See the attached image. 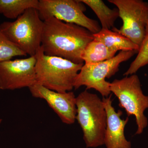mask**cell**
<instances>
[{
  "label": "cell",
  "mask_w": 148,
  "mask_h": 148,
  "mask_svg": "<svg viewBox=\"0 0 148 148\" xmlns=\"http://www.w3.org/2000/svg\"><path fill=\"white\" fill-rule=\"evenodd\" d=\"M38 0H0V14L16 19L28 9H38Z\"/></svg>",
  "instance_id": "15"
},
{
  "label": "cell",
  "mask_w": 148,
  "mask_h": 148,
  "mask_svg": "<svg viewBox=\"0 0 148 148\" xmlns=\"http://www.w3.org/2000/svg\"><path fill=\"white\" fill-rule=\"evenodd\" d=\"M80 1L89 6L93 11L102 25V29L113 28L117 18L119 17L117 8L111 9L101 0H80Z\"/></svg>",
  "instance_id": "14"
},
{
  "label": "cell",
  "mask_w": 148,
  "mask_h": 148,
  "mask_svg": "<svg viewBox=\"0 0 148 148\" xmlns=\"http://www.w3.org/2000/svg\"><path fill=\"white\" fill-rule=\"evenodd\" d=\"M2 120L1 119H0V124H1V123L2 122Z\"/></svg>",
  "instance_id": "18"
},
{
  "label": "cell",
  "mask_w": 148,
  "mask_h": 148,
  "mask_svg": "<svg viewBox=\"0 0 148 148\" xmlns=\"http://www.w3.org/2000/svg\"><path fill=\"white\" fill-rule=\"evenodd\" d=\"M147 65H148V22L146 27L145 37L137 56L123 75L128 76L135 74L139 69Z\"/></svg>",
  "instance_id": "16"
},
{
  "label": "cell",
  "mask_w": 148,
  "mask_h": 148,
  "mask_svg": "<svg viewBox=\"0 0 148 148\" xmlns=\"http://www.w3.org/2000/svg\"><path fill=\"white\" fill-rule=\"evenodd\" d=\"M26 56L27 54L12 42L0 29V62L11 60L15 56Z\"/></svg>",
  "instance_id": "17"
},
{
  "label": "cell",
  "mask_w": 148,
  "mask_h": 148,
  "mask_svg": "<svg viewBox=\"0 0 148 148\" xmlns=\"http://www.w3.org/2000/svg\"><path fill=\"white\" fill-rule=\"evenodd\" d=\"M111 95L103 98L107 114V126L104 136V144L107 148H131V143L125 138L124 129L129 121V117L122 119V111L116 112L113 107Z\"/></svg>",
  "instance_id": "11"
},
{
  "label": "cell",
  "mask_w": 148,
  "mask_h": 148,
  "mask_svg": "<svg viewBox=\"0 0 148 148\" xmlns=\"http://www.w3.org/2000/svg\"><path fill=\"white\" fill-rule=\"evenodd\" d=\"M116 53L101 42L93 39L85 47L81 57L85 64H96L112 58Z\"/></svg>",
  "instance_id": "13"
},
{
  "label": "cell",
  "mask_w": 148,
  "mask_h": 148,
  "mask_svg": "<svg viewBox=\"0 0 148 148\" xmlns=\"http://www.w3.org/2000/svg\"><path fill=\"white\" fill-rule=\"evenodd\" d=\"M44 21L36 9L27 10L13 21H4L0 29L9 40L30 56H35L41 46Z\"/></svg>",
  "instance_id": "4"
},
{
  "label": "cell",
  "mask_w": 148,
  "mask_h": 148,
  "mask_svg": "<svg viewBox=\"0 0 148 148\" xmlns=\"http://www.w3.org/2000/svg\"><path fill=\"white\" fill-rule=\"evenodd\" d=\"M94 39L104 44L111 50L118 51H139L140 47L130 40L118 32L109 29H101L96 34H93Z\"/></svg>",
  "instance_id": "12"
},
{
  "label": "cell",
  "mask_w": 148,
  "mask_h": 148,
  "mask_svg": "<svg viewBox=\"0 0 148 148\" xmlns=\"http://www.w3.org/2000/svg\"><path fill=\"white\" fill-rule=\"evenodd\" d=\"M83 3L75 0H40L37 10L43 21L53 16L66 23L84 27L92 34H96L102 28L98 21L85 14L86 8Z\"/></svg>",
  "instance_id": "8"
},
{
  "label": "cell",
  "mask_w": 148,
  "mask_h": 148,
  "mask_svg": "<svg viewBox=\"0 0 148 148\" xmlns=\"http://www.w3.org/2000/svg\"><path fill=\"white\" fill-rule=\"evenodd\" d=\"M116 6L123 21L120 29L112 31L124 36L140 47L148 22V3L142 0H109Z\"/></svg>",
  "instance_id": "7"
},
{
  "label": "cell",
  "mask_w": 148,
  "mask_h": 148,
  "mask_svg": "<svg viewBox=\"0 0 148 148\" xmlns=\"http://www.w3.org/2000/svg\"><path fill=\"white\" fill-rule=\"evenodd\" d=\"M33 97L45 100L65 124H73L76 120V98L73 91L64 92L50 90L37 82L29 88Z\"/></svg>",
  "instance_id": "10"
},
{
  "label": "cell",
  "mask_w": 148,
  "mask_h": 148,
  "mask_svg": "<svg viewBox=\"0 0 148 148\" xmlns=\"http://www.w3.org/2000/svg\"><path fill=\"white\" fill-rule=\"evenodd\" d=\"M110 90L118 98L119 107L126 111L128 117L134 116L137 128L135 135H140L147 126L144 112L148 108V96L143 93L139 77L136 74L110 83Z\"/></svg>",
  "instance_id": "5"
},
{
  "label": "cell",
  "mask_w": 148,
  "mask_h": 148,
  "mask_svg": "<svg viewBox=\"0 0 148 148\" xmlns=\"http://www.w3.org/2000/svg\"><path fill=\"white\" fill-rule=\"evenodd\" d=\"M43 21L41 47L45 54L84 64L82 53L94 39L93 34L84 27L53 16Z\"/></svg>",
  "instance_id": "1"
},
{
  "label": "cell",
  "mask_w": 148,
  "mask_h": 148,
  "mask_svg": "<svg viewBox=\"0 0 148 148\" xmlns=\"http://www.w3.org/2000/svg\"><path fill=\"white\" fill-rule=\"evenodd\" d=\"M137 50L121 51L112 58L96 64H84L76 78L74 88L78 89L85 86L86 90L93 89L100 92L103 98L109 97L111 93L110 78L119 71L120 64L127 61L135 54Z\"/></svg>",
  "instance_id": "6"
},
{
  "label": "cell",
  "mask_w": 148,
  "mask_h": 148,
  "mask_svg": "<svg viewBox=\"0 0 148 148\" xmlns=\"http://www.w3.org/2000/svg\"><path fill=\"white\" fill-rule=\"evenodd\" d=\"M76 120L82 129L86 147L103 145L107 114L103 101L98 95L86 90L76 98Z\"/></svg>",
  "instance_id": "3"
},
{
  "label": "cell",
  "mask_w": 148,
  "mask_h": 148,
  "mask_svg": "<svg viewBox=\"0 0 148 148\" xmlns=\"http://www.w3.org/2000/svg\"><path fill=\"white\" fill-rule=\"evenodd\" d=\"M36 56L0 62V89L30 88L37 83Z\"/></svg>",
  "instance_id": "9"
},
{
  "label": "cell",
  "mask_w": 148,
  "mask_h": 148,
  "mask_svg": "<svg viewBox=\"0 0 148 148\" xmlns=\"http://www.w3.org/2000/svg\"><path fill=\"white\" fill-rule=\"evenodd\" d=\"M35 56L37 82L56 92L71 91L76 78L84 64L45 55L41 46Z\"/></svg>",
  "instance_id": "2"
}]
</instances>
